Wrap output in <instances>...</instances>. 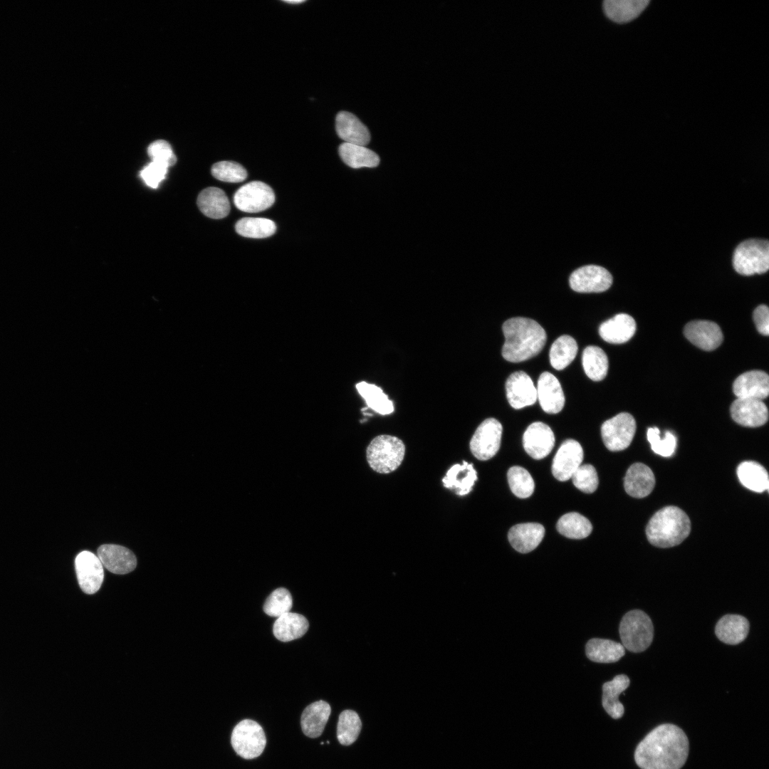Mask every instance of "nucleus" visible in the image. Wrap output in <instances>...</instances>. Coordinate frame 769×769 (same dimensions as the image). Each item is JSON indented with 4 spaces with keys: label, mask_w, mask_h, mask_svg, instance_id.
Instances as JSON below:
<instances>
[{
    "label": "nucleus",
    "mask_w": 769,
    "mask_h": 769,
    "mask_svg": "<svg viewBox=\"0 0 769 769\" xmlns=\"http://www.w3.org/2000/svg\"><path fill=\"white\" fill-rule=\"evenodd\" d=\"M749 622L740 614H726L716 623L715 634L722 642L736 645L743 642L749 632Z\"/></svg>",
    "instance_id": "nucleus-25"
},
{
    "label": "nucleus",
    "mask_w": 769,
    "mask_h": 769,
    "mask_svg": "<svg viewBox=\"0 0 769 769\" xmlns=\"http://www.w3.org/2000/svg\"><path fill=\"white\" fill-rule=\"evenodd\" d=\"M167 169V166L152 161L143 167L140 172V175L147 186L156 189L159 183L164 179Z\"/></svg>",
    "instance_id": "nucleus-47"
},
{
    "label": "nucleus",
    "mask_w": 769,
    "mask_h": 769,
    "mask_svg": "<svg viewBox=\"0 0 769 769\" xmlns=\"http://www.w3.org/2000/svg\"><path fill=\"white\" fill-rule=\"evenodd\" d=\"M338 152L342 160L354 169L375 167L380 163L378 155L365 146L344 142Z\"/></svg>",
    "instance_id": "nucleus-33"
},
{
    "label": "nucleus",
    "mask_w": 769,
    "mask_h": 769,
    "mask_svg": "<svg viewBox=\"0 0 769 769\" xmlns=\"http://www.w3.org/2000/svg\"><path fill=\"white\" fill-rule=\"evenodd\" d=\"M503 427L495 418H488L477 427L471 441L470 450L478 460L486 461L498 452L502 436Z\"/></svg>",
    "instance_id": "nucleus-10"
},
{
    "label": "nucleus",
    "mask_w": 769,
    "mask_h": 769,
    "mask_svg": "<svg viewBox=\"0 0 769 769\" xmlns=\"http://www.w3.org/2000/svg\"><path fill=\"white\" fill-rule=\"evenodd\" d=\"M582 362L584 371L590 380L600 381L606 377L609 367L608 358L600 347H586L582 352Z\"/></svg>",
    "instance_id": "nucleus-35"
},
{
    "label": "nucleus",
    "mask_w": 769,
    "mask_h": 769,
    "mask_svg": "<svg viewBox=\"0 0 769 769\" xmlns=\"http://www.w3.org/2000/svg\"><path fill=\"white\" fill-rule=\"evenodd\" d=\"M740 482L747 488L761 493L768 489V474L760 464L747 461L741 463L737 468Z\"/></svg>",
    "instance_id": "nucleus-34"
},
{
    "label": "nucleus",
    "mask_w": 769,
    "mask_h": 769,
    "mask_svg": "<svg viewBox=\"0 0 769 769\" xmlns=\"http://www.w3.org/2000/svg\"><path fill=\"white\" fill-rule=\"evenodd\" d=\"M286 1V3H288V4H301V3L304 2L305 1H303V0H294V1L290 0V1Z\"/></svg>",
    "instance_id": "nucleus-49"
},
{
    "label": "nucleus",
    "mask_w": 769,
    "mask_h": 769,
    "mask_svg": "<svg viewBox=\"0 0 769 769\" xmlns=\"http://www.w3.org/2000/svg\"><path fill=\"white\" fill-rule=\"evenodd\" d=\"M655 485L652 469L642 463L630 466L624 478L625 491L631 496L642 498L651 493Z\"/></svg>",
    "instance_id": "nucleus-21"
},
{
    "label": "nucleus",
    "mask_w": 769,
    "mask_h": 769,
    "mask_svg": "<svg viewBox=\"0 0 769 769\" xmlns=\"http://www.w3.org/2000/svg\"><path fill=\"white\" fill-rule=\"evenodd\" d=\"M231 746L240 757L253 759L263 751L266 738L261 726L251 719H244L234 728L231 736Z\"/></svg>",
    "instance_id": "nucleus-7"
},
{
    "label": "nucleus",
    "mask_w": 769,
    "mask_h": 769,
    "mask_svg": "<svg viewBox=\"0 0 769 769\" xmlns=\"http://www.w3.org/2000/svg\"><path fill=\"white\" fill-rule=\"evenodd\" d=\"M583 460L581 445L574 439L565 440L557 451L552 464L554 477L560 481L571 478Z\"/></svg>",
    "instance_id": "nucleus-13"
},
{
    "label": "nucleus",
    "mask_w": 769,
    "mask_h": 769,
    "mask_svg": "<svg viewBox=\"0 0 769 769\" xmlns=\"http://www.w3.org/2000/svg\"><path fill=\"white\" fill-rule=\"evenodd\" d=\"M523 444L528 455L535 459H541L552 451L555 444V436L547 424L535 422L530 424L525 431Z\"/></svg>",
    "instance_id": "nucleus-14"
},
{
    "label": "nucleus",
    "mask_w": 769,
    "mask_h": 769,
    "mask_svg": "<svg viewBox=\"0 0 769 769\" xmlns=\"http://www.w3.org/2000/svg\"><path fill=\"white\" fill-rule=\"evenodd\" d=\"M308 627V622L303 615L289 612L277 618L273 632L276 639L286 642L303 636Z\"/></svg>",
    "instance_id": "nucleus-30"
},
{
    "label": "nucleus",
    "mask_w": 769,
    "mask_h": 769,
    "mask_svg": "<svg viewBox=\"0 0 769 769\" xmlns=\"http://www.w3.org/2000/svg\"><path fill=\"white\" fill-rule=\"evenodd\" d=\"M544 527L537 523H520L508 531V538L511 546L518 552L527 553L533 550L542 541Z\"/></svg>",
    "instance_id": "nucleus-22"
},
{
    "label": "nucleus",
    "mask_w": 769,
    "mask_h": 769,
    "mask_svg": "<svg viewBox=\"0 0 769 769\" xmlns=\"http://www.w3.org/2000/svg\"><path fill=\"white\" fill-rule=\"evenodd\" d=\"M649 3V0H605L603 9L610 19L622 23L636 19Z\"/></svg>",
    "instance_id": "nucleus-32"
},
{
    "label": "nucleus",
    "mask_w": 769,
    "mask_h": 769,
    "mask_svg": "<svg viewBox=\"0 0 769 769\" xmlns=\"http://www.w3.org/2000/svg\"><path fill=\"white\" fill-rule=\"evenodd\" d=\"M636 331L634 319L628 314L619 313L602 323L599 328L600 337L606 342L621 344L629 340Z\"/></svg>",
    "instance_id": "nucleus-24"
},
{
    "label": "nucleus",
    "mask_w": 769,
    "mask_h": 769,
    "mask_svg": "<svg viewBox=\"0 0 769 769\" xmlns=\"http://www.w3.org/2000/svg\"><path fill=\"white\" fill-rule=\"evenodd\" d=\"M636 422L629 413L622 412L605 421L601 427V435L605 446L612 451L627 449L634 438Z\"/></svg>",
    "instance_id": "nucleus-8"
},
{
    "label": "nucleus",
    "mask_w": 769,
    "mask_h": 769,
    "mask_svg": "<svg viewBox=\"0 0 769 769\" xmlns=\"http://www.w3.org/2000/svg\"><path fill=\"white\" fill-rule=\"evenodd\" d=\"M577 349V344L572 337L567 335L560 336L552 344L550 350V365L557 370H563L575 359Z\"/></svg>",
    "instance_id": "nucleus-36"
},
{
    "label": "nucleus",
    "mask_w": 769,
    "mask_h": 769,
    "mask_svg": "<svg viewBox=\"0 0 769 769\" xmlns=\"http://www.w3.org/2000/svg\"><path fill=\"white\" fill-rule=\"evenodd\" d=\"M293 600L290 592L283 587L276 589L267 597L263 605L264 612L275 617L291 612Z\"/></svg>",
    "instance_id": "nucleus-42"
},
{
    "label": "nucleus",
    "mask_w": 769,
    "mask_h": 769,
    "mask_svg": "<svg viewBox=\"0 0 769 769\" xmlns=\"http://www.w3.org/2000/svg\"><path fill=\"white\" fill-rule=\"evenodd\" d=\"M98 557L110 572L124 575L132 572L137 565L135 554L128 548L115 544H105L98 549Z\"/></svg>",
    "instance_id": "nucleus-18"
},
{
    "label": "nucleus",
    "mask_w": 769,
    "mask_h": 769,
    "mask_svg": "<svg viewBox=\"0 0 769 769\" xmlns=\"http://www.w3.org/2000/svg\"><path fill=\"white\" fill-rule=\"evenodd\" d=\"M78 584L86 594H94L101 587L104 578L103 565L99 558L90 551H82L75 560Z\"/></svg>",
    "instance_id": "nucleus-12"
},
{
    "label": "nucleus",
    "mask_w": 769,
    "mask_h": 769,
    "mask_svg": "<svg viewBox=\"0 0 769 769\" xmlns=\"http://www.w3.org/2000/svg\"><path fill=\"white\" fill-rule=\"evenodd\" d=\"M685 337L694 345L706 351L717 348L723 341L720 327L709 320H694L686 325Z\"/></svg>",
    "instance_id": "nucleus-17"
},
{
    "label": "nucleus",
    "mask_w": 769,
    "mask_h": 769,
    "mask_svg": "<svg viewBox=\"0 0 769 769\" xmlns=\"http://www.w3.org/2000/svg\"><path fill=\"white\" fill-rule=\"evenodd\" d=\"M338 135L346 143L367 145L370 140L367 127L353 114L342 111L335 120Z\"/></svg>",
    "instance_id": "nucleus-23"
},
{
    "label": "nucleus",
    "mask_w": 769,
    "mask_h": 769,
    "mask_svg": "<svg viewBox=\"0 0 769 769\" xmlns=\"http://www.w3.org/2000/svg\"><path fill=\"white\" fill-rule=\"evenodd\" d=\"M587 657L597 663H614L625 654V648L621 643L600 638L590 639L585 646Z\"/></svg>",
    "instance_id": "nucleus-31"
},
{
    "label": "nucleus",
    "mask_w": 769,
    "mask_h": 769,
    "mask_svg": "<svg viewBox=\"0 0 769 769\" xmlns=\"http://www.w3.org/2000/svg\"><path fill=\"white\" fill-rule=\"evenodd\" d=\"M362 728L358 714L352 710L342 711L338 718L337 738L340 743L349 746L357 738Z\"/></svg>",
    "instance_id": "nucleus-40"
},
{
    "label": "nucleus",
    "mask_w": 769,
    "mask_h": 769,
    "mask_svg": "<svg viewBox=\"0 0 769 769\" xmlns=\"http://www.w3.org/2000/svg\"><path fill=\"white\" fill-rule=\"evenodd\" d=\"M404 454V442L394 436L387 434L375 437L366 450L369 466L380 474H389L395 471L401 465Z\"/></svg>",
    "instance_id": "nucleus-4"
},
{
    "label": "nucleus",
    "mask_w": 769,
    "mask_h": 769,
    "mask_svg": "<svg viewBox=\"0 0 769 769\" xmlns=\"http://www.w3.org/2000/svg\"><path fill=\"white\" fill-rule=\"evenodd\" d=\"M233 201L240 211L256 213L270 208L275 202V194L268 184L253 181L241 186L235 192Z\"/></svg>",
    "instance_id": "nucleus-9"
},
{
    "label": "nucleus",
    "mask_w": 769,
    "mask_h": 769,
    "mask_svg": "<svg viewBox=\"0 0 769 769\" xmlns=\"http://www.w3.org/2000/svg\"><path fill=\"white\" fill-rule=\"evenodd\" d=\"M502 330L505 337L502 355L508 362H520L537 355L546 342L545 330L530 318H510L504 322Z\"/></svg>",
    "instance_id": "nucleus-2"
},
{
    "label": "nucleus",
    "mask_w": 769,
    "mask_h": 769,
    "mask_svg": "<svg viewBox=\"0 0 769 769\" xmlns=\"http://www.w3.org/2000/svg\"><path fill=\"white\" fill-rule=\"evenodd\" d=\"M508 481L511 491L517 497L525 498L532 495L535 483L530 473L523 467L515 466L507 473Z\"/></svg>",
    "instance_id": "nucleus-41"
},
{
    "label": "nucleus",
    "mask_w": 769,
    "mask_h": 769,
    "mask_svg": "<svg viewBox=\"0 0 769 769\" xmlns=\"http://www.w3.org/2000/svg\"><path fill=\"white\" fill-rule=\"evenodd\" d=\"M753 320L757 330L763 335H769V310L768 306L760 305L753 312Z\"/></svg>",
    "instance_id": "nucleus-48"
},
{
    "label": "nucleus",
    "mask_w": 769,
    "mask_h": 769,
    "mask_svg": "<svg viewBox=\"0 0 769 769\" xmlns=\"http://www.w3.org/2000/svg\"><path fill=\"white\" fill-rule=\"evenodd\" d=\"M730 410L732 419L744 427H760L768 419V408L760 399L737 398L731 404Z\"/></svg>",
    "instance_id": "nucleus-16"
},
{
    "label": "nucleus",
    "mask_w": 769,
    "mask_h": 769,
    "mask_svg": "<svg viewBox=\"0 0 769 769\" xmlns=\"http://www.w3.org/2000/svg\"><path fill=\"white\" fill-rule=\"evenodd\" d=\"M571 478L574 486L586 493H593L599 483L597 471L590 464L580 465Z\"/></svg>",
    "instance_id": "nucleus-45"
},
{
    "label": "nucleus",
    "mask_w": 769,
    "mask_h": 769,
    "mask_svg": "<svg viewBox=\"0 0 769 769\" xmlns=\"http://www.w3.org/2000/svg\"><path fill=\"white\" fill-rule=\"evenodd\" d=\"M571 288L578 293H601L612 283V276L603 267L587 265L573 271L570 276Z\"/></svg>",
    "instance_id": "nucleus-11"
},
{
    "label": "nucleus",
    "mask_w": 769,
    "mask_h": 769,
    "mask_svg": "<svg viewBox=\"0 0 769 769\" xmlns=\"http://www.w3.org/2000/svg\"><path fill=\"white\" fill-rule=\"evenodd\" d=\"M478 476L472 464L464 461L462 464L452 466L442 478L444 486L454 490L458 496L469 493Z\"/></svg>",
    "instance_id": "nucleus-28"
},
{
    "label": "nucleus",
    "mask_w": 769,
    "mask_h": 769,
    "mask_svg": "<svg viewBox=\"0 0 769 769\" xmlns=\"http://www.w3.org/2000/svg\"><path fill=\"white\" fill-rule=\"evenodd\" d=\"M689 516L676 506H666L656 512L649 520L646 535L649 542L659 548H670L680 544L689 535Z\"/></svg>",
    "instance_id": "nucleus-3"
},
{
    "label": "nucleus",
    "mask_w": 769,
    "mask_h": 769,
    "mask_svg": "<svg viewBox=\"0 0 769 769\" xmlns=\"http://www.w3.org/2000/svg\"><path fill=\"white\" fill-rule=\"evenodd\" d=\"M147 152L153 162L160 163L167 167L174 165L177 161L171 145L165 140H159L152 142L147 148Z\"/></svg>",
    "instance_id": "nucleus-46"
},
{
    "label": "nucleus",
    "mask_w": 769,
    "mask_h": 769,
    "mask_svg": "<svg viewBox=\"0 0 769 769\" xmlns=\"http://www.w3.org/2000/svg\"><path fill=\"white\" fill-rule=\"evenodd\" d=\"M235 229L244 237L263 239L274 234L276 226L274 221L266 218L245 217L236 222Z\"/></svg>",
    "instance_id": "nucleus-38"
},
{
    "label": "nucleus",
    "mask_w": 769,
    "mask_h": 769,
    "mask_svg": "<svg viewBox=\"0 0 769 769\" xmlns=\"http://www.w3.org/2000/svg\"><path fill=\"white\" fill-rule=\"evenodd\" d=\"M630 680L627 675L619 674L602 685V706L612 718H619L624 714V708L618 697L628 688Z\"/></svg>",
    "instance_id": "nucleus-29"
},
{
    "label": "nucleus",
    "mask_w": 769,
    "mask_h": 769,
    "mask_svg": "<svg viewBox=\"0 0 769 769\" xmlns=\"http://www.w3.org/2000/svg\"><path fill=\"white\" fill-rule=\"evenodd\" d=\"M689 754V740L679 727L658 726L638 744L634 760L642 769H680Z\"/></svg>",
    "instance_id": "nucleus-1"
},
{
    "label": "nucleus",
    "mask_w": 769,
    "mask_h": 769,
    "mask_svg": "<svg viewBox=\"0 0 769 769\" xmlns=\"http://www.w3.org/2000/svg\"><path fill=\"white\" fill-rule=\"evenodd\" d=\"M557 530L563 535L571 539H582L587 537L592 530L590 521L582 515L571 512L560 518Z\"/></svg>",
    "instance_id": "nucleus-37"
},
{
    "label": "nucleus",
    "mask_w": 769,
    "mask_h": 769,
    "mask_svg": "<svg viewBox=\"0 0 769 769\" xmlns=\"http://www.w3.org/2000/svg\"><path fill=\"white\" fill-rule=\"evenodd\" d=\"M331 708L325 701H317L303 711L300 725L303 733L309 738L320 736L330 716Z\"/></svg>",
    "instance_id": "nucleus-26"
},
{
    "label": "nucleus",
    "mask_w": 769,
    "mask_h": 769,
    "mask_svg": "<svg viewBox=\"0 0 769 769\" xmlns=\"http://www.w3.org/2000/svg\"><path fill=\"white\" fill-rule=\"evenodd\" d=\"M356 389L365 399L367 406L376 412L383 415L393 412L392 402L380 387L366 382H360L356 384Z\"/></svg>",
    "instance_id": "nucleus-39"
},
{
    "label": "nucleus",
    "mask_w": 769,
    "mask_h": 769,
    "mask_svg": "<svg viewBox=\"0 0 769 769\" xmlns=\"http://www.w3.org/2000/svg\"><path fill=\"white\" fill-rule=\"evenodd\" d=\"M659 433L660 431L656 427L649 428L647 430V439L651 444L652 449L654 452L662 456H670L674 454L676 449V436L671 432L666 431L664 437L661 439Z\"/></svg>",
    "instance_id": "nucleus-44"
},
{
    "label": "nucleus",
    "mask_w": 769,
    "mask_h": 769,
    "mask_svg": "<svg viewBox=\"0 0 769 769\" xmlns=\"http://www.w3.org/2000/svg\"><path fill=\"white\" fill-rule=\"evenodd\" d=\"M537 399L543 410L548 414L560 412L565 404V396L558 380L548 372H543L538 380Z\"/></svg>",
    "instance_id": "nucleus-19"
},
{
    "label": "nucleus",
    "mask_w": 769,
    "mask_h": 769,
    "mask_svg": "<svg viewBox=\"0 0 769 769\" xmlns=\"http://www.w3.org/2000/svg\"><path fill=\"white\" fill-rule=\"evenodd\" d=\"M622 644L629 652L645 651L654 638V626L649 615L640 610H633L622 617L619 627Z\"/></svg>",
    "instance_id": "nucleus-5"
},
{
    "label": "nucleus",
    "mask_w": 769,
    "mask_h": 769,
    "mask_svg": "<svg viewBox=\"0 0 769 769\" xmlns=\"http://www.w3.org/2000/svg\"><path fill=\"white\" fill-rule=\"evenodd\" d=\"M211 174L218 180L238 183L247 177L246 169L240 164L232 161H221L213 164Z\"/></svg>",
    "instance_id": "nucleus-43"
},
{
    "label": "nucleus",
    "mask_w": 769,
    "mask_h": 769,
    "mask_svg": "<svg viewBox=\"0 0 769 769\" xmlns=\"http://www.w3.org/2000/svg\"><path fill=\"white\" fill-rule=\"evenodd\" d=\"M506 397L510 405L519 409L533 405L537 391L530 376L523 371L512 373L506 382Z\"/></svg>",
    "instance_id": "nucleus-15"
},
{
    "label": "nucleus",
    "mask_w": 769,
    "mask_h": 769,
    "mask_svg": "<svg viewBox=\"0 0 769 769\" xmlns=\"http://www.w3.org/2000/svg\"><path fill=\"white\" fill-rule=\"evenodd\" d=\"M737 398L763 400L769 394V377L760 370H751L739 375L733 384Z\"/></svg>",
    "instance_id": "nucleus-20"
},
{
    "label": "nucleus",
    "mask_w": 769,
    "mask_h": 769,
    "mask_svg": "<svg viewBox=\"0 0 769 769\" xmlns=\"http://www.w3.org/2000/svg\"><path fill=\"white\" fill-rule=\"evenodd\" d=\"M197 205L205 216L214 219L226 217L231 209L225 192L214 187H207L199 193Z\"/></svg>",
    "instance_id": "nucleus-27"
},
{
    "label": "nucleus",
    "mask_w": 769,
    "mask_h": 769,
    "mask_svg": "<svg viewBox=\"0 0 769 769\" xmlns=\"http://www.w3.org/2000/svg\"><path fill=\"white\" fill-rule=\"evenodd\" d=\"M735 271L743 276L761 274L769 268V243L767 240L750 239L738 245L733 256Z\"/></svg>",
    "instance_id": "nucleus-6"
}]
</instances>
